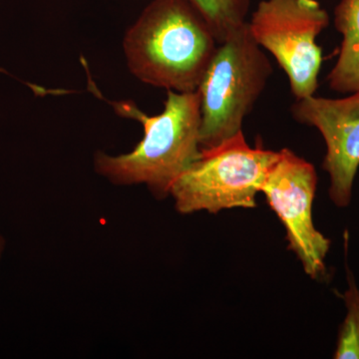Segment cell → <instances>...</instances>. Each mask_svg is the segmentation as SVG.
<instances>
[{"mask_svg":"<svg viewBox=\"0 0 359 359\" xmlns=\"http://www.w3.org/2000/svg\"><path fill=\"white\" fill-rule=\"evenodd\" d=\"M248 22L257 44L289 77L295 99L313 96L323 62L316 37L330 23L327 11L316 0H263Z\"/></svg>","mask_w":359,"mask_h":359,"instance_id":"5","label":"cell"},{"mask_svg":"<svg viewBox=\"0 0 359 359\" xmlns=\"http://www.w3.org/2000/svg\"><path fill=\"white\" fill-rule=\"evenodd\" d=\"M273 74L271 61L252 37L249 22L219 44L197 92L200 148L216 147L238 132Z\"/></svg>","mask_w":359,"mask_h":359,"instance_id":"3","label":"cell"},{"mask_svg":"<svg viewBox=\"0 0 359 359\" xmlns=\"http://www.w3.org/2000/svg\"><path fill=\"white\" fill-rule=\"evenodd\" d=\"M4 240L2 238L1 236H0V256H1L2 250H4Z\"/></svg>","mask_w":359,"mask_h":359,"instance_id":"11","label":"cell"},{"mask_svg":"<svg viewBox=\"0 0 359 359\" xmlns=\"http://www.w3.org/2000/svg\"><path fill=\"white\" fill-rule=\"evenodd\" d=\"M278 152L252 148L243 131L216 147L201 150L199 158L172 186L170 196L181 214L252 209Z\"/></svg>","mask_w":359,"mask_h":359,"instance_id":"4","label":"cell"},{"mask_svg":"<svg viewBox=\"0 0 359 359\" xmlns=\"http://www.w3.org/2000/svg\"><path fill=\"white\" fill-rule=\"evenodd\" d=\"M318 174L311 163L285 148L269 169L261 193L282 222L290 250L313 280L327 278L330 238L316 228L313 207Z\"/></svg>","mask_w":359,"mask_h":359,"instance_id":"6","label":"cell"},{"mask_svg":"<svg viewBox=\"0 0 359 359\" xmlns=\"http://www.w3.org/2000/svg\"><path fill=\"white\" fill-rule=\"evenodd\" d=\"M120 115L143 125L144 137L127 154L97 153L94 169L115 185L147 186L156 197L170 196L176 180L199 158L201 103L197 91H167L164 110L148 116L131 104H113Z\"/></svg>","mask_w":359,"mask_h":359,"instance_id":"2","label":"cell"},{"mask_svg":"<svg viewBox=\"0 0 359 359\" xmlns=\"http://www.w3.org/2000/svg\"><path fill=\"white\" fill-rule=\"evenodd\" d=\"M292 114L295 121L314 127L323 136L328 196L337 208L348 207L359 168V90L346 98L299 99L292 106Z\"/></svg>","mask_w":359,"mask_h":359,"instance_id":"7","label":"cell"},{"mask_svg":"<svg viewBox=\"0 0 359 359\" xmlns=\"http://www.w3.org/2000/svg\"><path fill=\"white\" fill-rule=\"evenodd\" d=\"M204 18L219 44L247 22L250 0H186Z\"/></svg>","mask_w":359,"mask_h":359,"instance_id":"10","label":"cell"},{"mask_svg":"<svg viewBox=\"0 0 359 359\" xmlns=\"http://www.w3.org/2000/svg\"><path fill=\"white\" fill-rule=\"evenodd\" d=\"M344 255L347 287L339 294L346 308V316L340 325L337 334L334 359H359V287L353 271L347 263L348 233H344Z\"/></svg>","mask_w":359,"mask_h":359,"instance_id":"9","label":"cell"},{"mask_svg":"<svg viewBox=\"0 0 359 359\" xmlns=\"http://www.w3.org/2000/svg\"><path fill=\"white\" fill-rule=\"evenodd\" d=\"M334 26L342 41L328 85L339 93H353L359 90V0L339 2L334 9Z\"/></svg>","mask_w":359,"mask_h":359,"instance_id":"8","label":"cell"},{"mask_svg":"<svg viewBox=\"0 0 359 359\" xmlns=\"http://www.w3.org/2000/svg\"><path fill=\"white\" fill-rule=\"evenodd\" d=\"M218 46L210 26L186 0H152L123 39L133 76L179 93L197 91Z\"/></svg>","mask_w":359,"mask_h":359,"instance_id":"1","label":"cell"}]
</instances>
